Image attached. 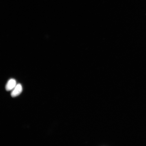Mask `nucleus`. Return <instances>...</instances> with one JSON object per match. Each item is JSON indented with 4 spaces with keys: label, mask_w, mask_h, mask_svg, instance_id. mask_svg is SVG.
<instances>
[{
    "label": "nucleus",
    "mask_w": 146,
    "mask_h": 146,
    "mask_svg": "<svg viewBox=\"0 0 146 146\" xmlns=\"http://www.w3.org/2000/svg\"><path fill=\"white\" fill-rule=\"evenodd\" d=\"M22 91L23 87L20 84H18L12 91L11 96L13 98L21 94Z\"/></svg>",
    "instance_id": "obj_1"
},
{
    "label": "nucleus",
    "mask_w": 146,
    "mask_h": 146,
    "mask_svg": "<svg viewBox=\"0 0 146 146\" xmlns=\"http://www.w3.org/2000/svg\"><path fill=\"white\" fill-rule=\"evenodd\" d=\"M16 80L14 79H11L7 82L5 86V89L7 91L12 90L16 87Z\"/></svg>",
    "instance_id": "obj_2"
}]
</instances>
